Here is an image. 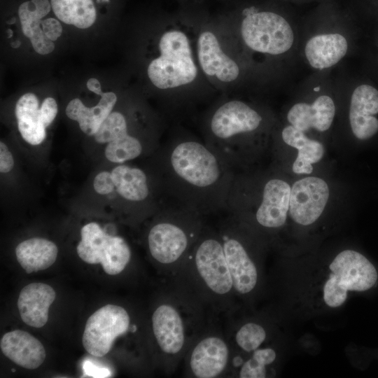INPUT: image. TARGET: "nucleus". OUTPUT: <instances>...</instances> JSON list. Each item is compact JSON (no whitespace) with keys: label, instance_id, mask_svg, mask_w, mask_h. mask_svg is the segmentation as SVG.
Listing matches in <instances>:
<instances>
[{"label":"nucleus","instance_id":"7","mask_svg":"<svg viewBox=\"0 0 378 378\" xmlns=\"http://www.w3.org/2000/svg\"><path fill=\"white\" fill-rule=\"evenodd\" d=\"M206 286L219 296L227 295L233 283L219 232L204 227L189 253Z\"/></svg>","mask_w":378,"mask_h":378},{"label":"nucleus","instance_id":"5","mask_svg":"<svg viewBox=\"0 0 378 378\" xmlns=\"http://www.w3.org/2000/svg\"><path fill=\"white\" fill-rule=\"evenodd\" d=\"M330 274L323 289L324 302L336 308L346 301L349 290L365 291L377 280L374 265L361 253L344 250L329 265Z\"/></svg>","mask_w":378,"mask_h":378},{"label":"nucleus","instance_id":"26","mask_svg":"<svg viewBox=\"0 0 378 378\" xmlns=\"http://www.w3.org/2000/svg\"><path fill=\"white\" fill-rule=\"evenodd\" d=\"M51 10L50 0H25L21 2L17 13L23 34L30 38L42 30V20Z\"/></svg>","mask_w":378,"mask_h":378},{"label":"nucleus","instance_id":"32","mask_svg":"<svg viewBox=\"0 0 378 378\" xmlns=\"http://www.w3.org/2000/svg\"><path fill=\"white\" fill-rule=\"evenodd\" d=\"M31 43L34 50L41 55H47L53 51L55 44L44 34L43 29L34 34L30 38Z\"/></svg>","mask_w":378,"mask_h":378},{"label":"nucleus","instance_id":"4","mask_svg":"<svg viewBox=\"0 0 378 378\" xmlns=\"http://www.w3.org/2000/svg\"><path fill=\"white\" fill-rule=\"evenodd\" d=\"M158 57L148 64L151 83L161 90L174 89L192 83L198 74L188 36L171 29L161 36Z\"/></svg>","mask_w":378,"mask_h":378},{"label":"nucleus","instance_id":"2","mask_svg":"<svg viewBox=\"0 0 378 378\" xmlns=\"http://www.w3.org/2000/svg\"><path fill=\"white\" fill-rule=\"evenodd\" d=\"M262 115L246 102L231 99L208 115L204 142L234 169L253 160L263 146L253 139L263 125Z\"/></svg>","mask_w":378,"mask_h":378},{"label":"nucleus","instance_id":"36","mask_svg":"<svg viewBox=\"0 0 378 378\" xmlns=\"http://www.w3.org/2000/svg\"><path fill=\"white\" fill-rule=\"evenodd\" d=\"M87 88L89 90L98 95H100L102 92L99 81L94 78H90L87 81Z\"/></svg>","mask_w":378,"mask_h":378},{"label":"nucleus","instance_id":"13","mask_svg":"<svg viewBox=\"0 0 378 378\" xmlns=\"http://www.w3.org/2000/svg\"><path fill=\"white\" fill-rule=\"evenodd\" d=\"M197 53L200 68L206 76L223 83H230L238 78L237 63L223 50L212 31L205 30L200 34Z\"/></svg>","mask_w":378,"mask_h":378},{"label":"nucleus","instance_id":"11","mask_svg":"<svg viewBox=\"0 0 378 378\" xmlns=\"http://www.w3.org/2000/svg\"><path fill=\"white\" fill-rule=\"evenodd\" d=\"M218 232L234 290L241 295L251 292L257 284L258 272L240 236L239 221L228 216Z\"/></svg>","mask_w":378,"mask_h":378},{"label":"nucleus","instance_id":"30","mask_svg":"<svg viewBox=\"0 0 378 378\" xmlns=\"http://www.w3.org/2000/svg\"><path fill=\"white\" fill-rule=\"evenodd\" d=\"M267 337L265 328L255 323H247L240 327L235 335L238 346L246 352L254 351Z\"/></svg>","mask_w":378,"mask_h":378},{"label":"nucleus","instance_id":"31","mask_svg":"<svg viewBox=\"0 0 378 378\" xmlns=\"http://www.w3.org/2000/svg\"><path fill=\"white\" fill-rule=\"evenodd\" d=\"M93 186L95 191L100 195H107L115 190V184L111 172H102L94 178Z\"/></svg>","mask_w":378,"mask_h":378},{"label":"nucleus","instance_id":"23","mask_svg":"<svg viewBox=\"0 0 378 378\" xmlns=\"http://www.w3.org/2000/svg\"><path fill=\"white\" fill-rule=\"evenodd\" d=\"M283 141L298 150L292 170L298 174H309L313 171V164L319 162L324 155V147L318 141L309 138L304 132L292 125L285 127L281 132Z\"/></svg>","mask_w":378,"mask_h":378},{"label":"nucleus","instance_id":"27","mask_svg":"<svg viewBox=\"0 0 378 378\" xmlns=\"http://www.w3.org/2000/svg\"><path fill=\"white\" fill-rule=\"evenodd\" d=\"M144 149V145L139 138L127 134L108 143L105 156L112 162L124 163L139 158Z\"/></svg>","mask_w":378,"mask_h":378},{"label":"nucleus","instance_id":"6","mask_svg":"<svg viewBox=\"0 0 378 378\" xmlns=\"http://www.w3.org/2000/svg\"><path fill=\"white\" fill-rule=\"evenodd\" d=\"M241 38L251 50L272 55L288 51L294 42V33L288 21L272 11H251L243 18Z\"/></svg>","mask_w":378,"mask_h":378},{"label":"nucleus","instance_id":"33","mask_svg":"<svg viewBox=\"0 0 378 378\" xmlns=\"http://www.w3.org/2000/svg\"><path fill=\"white\" fill-rule=\"evenodd\" d=\"M41 27L46 36L52 41H56L62 32L59 21L52 17L44 18L41 22Z\"/></svg>","mask_w":378,"mask_h":378},{"label":"nucleus","instance_id":"19","mask_svg":"<svg viewBox=\"0 0 378 378\" xmlns=\"http://www.w3.org/2000/svg\"><path fill=\"white\" fill-rule=\"evenodd\" d=\"M55 292L49 285L31 283L20 291L18 307L20 317L27 325L41 328L48 321L50 306L55 299Z\"/></svg>","mask_w":378,"mask_h":378},{"label":"nucleus","instance_id":"15","mask_svg":"<svg viewBox=\"0 0 378 378\" xmlns=\"http://www.w3.org/2000/svg\"><path fill=\"white\" fill-rule=\"evenodd\" d=\"M378 90L363 84L355 88L350 102L349 122L354 135L358 139H370L378 132Z\"/></svg>","mask_w":378,"mask_h":378},{"label":"nucleus","instance_id":"25","mask_svg":"<svg viewBox=\"0 0 378 378\" xmlns=\"http://www.w3.org/2000/svg\"><path fill=\"white\" fill-rule=\"evenodd\" d=\"M57 253L55 243L38 237L24 240L15 248L17 260L27 274L50 267L55 262Z\"/></svg>","mask_w":378,"mask_h":378},{"label":"nucleus","instance_id":"35","mask_svg":"<svg viewBox=\"0 0 378 378\" xmlns=\"http://www.w3.org/2000/svg\"><path fill=\"white\" fill-rule=\"evenodd\" d=\"M14 160L11 153L8 149L6 145L1 141L0 143V172L1 173L9 172L13 167Z\"/></svg>","mask_w":378,"mask_h":378},{"label":"nucleus","instance_id":"18","mask_svg":"<svg viewBox=\"0 0 378 378\" xmlns=\"http://www.w3.org/2000/svg\"><path fill=\"white\" fill-rule=\"evenodd\" d=\"M0 347L4 356L16 365L29 370L38 368L46 358V350L41 342L21 330L4 334Z\"/></svg>","mask_w":378,"mask_h":378},{"label":"nucleus","instance_id":"12","mask_svg":"<svg viewBox=\"0 0 378 378\" xmlns=\"http://www.w3.org/2000/svg\"><path fill=\"white\" fill-rule=\"evenodd\" d=\"M329 195V187L321 178L309 176L297 181L290 189L292 219L302 225L314 223L322 214Z\"/></svg>","mask_w":378,"mask_h":378},{"label":"nucleus","instance_id":"17","mask_svg":"<svg viewBox=\"0 0 378 378\" xmlns=\"http://www.w3.org/2000/svg\"><path fill=\"white\" fill-rule=\"evenodd\" d=\"M335 115V105L328 95L318 97L312 104L300 102L294 104L287 113V120L295 128L305 132L315 129L328 130Z\"/></svg>","mask_w":378,"mask_h":378},{"label":"nucleus","instance_id":"9","mask_svg":"<svg viewBox=\"0 0 378 378\" xmlns=\"http://www.w3.org/2000/svg\"><path fill=\"white\" fill-rule=\"evenodd\" d=\"M258 198L230 190L229 195L256 200V203L227 204L228 213L254 207L251 211L254 220L260 227L266 229H276L283 226L286 220L290 207V187L285 181L272 177L262 182Z\"/></svg>","mask_w":378,"mask_h":378},{"label":"nucleus","instance_id":"22","mask_svg":"<svg viewBox=\"0 0 378 378\" xmlns=\"http://www.w3.org/2000/svg\"><path fill=\"white\" fill-rule=\"evenodd\" d=\"M100 96L99 103L91 108L85 106L77 98L72 99L66 108L68 118L77 121L80 129L90 136L94 135L117 102V97L113 92H102Z\"/></svg>","mask_w":378,"mask_h":378},{"label":"nucleus","instance_id":"16","mask_svg":"<svg viewBox=\"0 0 378 378\" xmlns=\"http://www.w3.org/2000/svg\"><path fill=\"white\" fill-rule=\"evenodd\" d=\"M153 331L160 350L167 355L181 353L186 343L183 317L172 304H160L152 316Z\"/></svg>","mask_w":378,"mask_h":378},{"label":"nucleus","instance_id":"21","mask_svg":"<svg viewBox=\"0 0 378 378\" xmlns=\"http://www.w3.org/2000/svg\"><path fill=\"white\" fill-rule=\"evenodd\" d=\"M115 190L125 200L132 204L150 201L152 190L147 173L141 168L120 164L111 172Z\"/></svg>","mask_w":378,"mask_h":378},{"label":"nucleus","instance_id":"20","mask_svg":"<svg viewBox=\"0 0 378 378\" xmlns=\"http://www.w3.org/2000/svg\"><path fill=\"white\" fill-rule=\"evenodd\" d=\"M348 43L338 33L320 34L306 43L304 54L309 64L314 69H325L337 64L346 54Z\"/></svg>","mask_w":378,"mask_h":378},{"label":"nucleus","instance_id":"10","mask_svg":"<svg viewBox=\"0 0 378 378\" xmlns=\"http://www.w3.org/2000/svg\"><path fill=\"white\" fill-rule=\"evenodd\" d=\"M130 318L122 307L106 304L87 320L82 337L88 353L102 357L109 352L115 339L129 329Z\"/></svg>","mask_w":378,"mask_h":378},{"label":"nucleus","instance_id":"14","mask_svg":"<svg viewBox=\"0 0 378 378\" xmlns=\"http://www.w3.org/2000/svg\"><path fill=\"white\" fill-rule=\"evenodd\" d=\"M229 360V348L219 336L210 335L198 342L192 349L188 365L197 378H215L225 370Z\"/></svg>","mask_w":378,"mask_h":378},{"label":"nucleus","instance_id":"37","mask_svg":"<svg viewBox=\"0 0 378 378\" xmlns=\"http://www.w3.org/2000/svg\"><path fill=\"white\" fill-rule=\"evenodd\" d=\"M20 45V41H17L16 42H14L13 44H11V46L13 47V48H18L19 47V46Z\"/></svg>","mask_w":378,"mask_h":378},{"label":"nucleus","instance_id":"28","mask_svg":"<svg viewBox=\"0 0 378 378\" xmlns=\"http://www.w3.org/2000/svg\"><path fill=\"white\" fill-rule=\"evenodd\" d=\"M276 356L275 351L271 348L257 349L253 351L252 356L242 364L239 377L240 378L266 377V366L272 363Z\"/></svg>","mask_w":378,"mask_h":378},{"label":"nucleus","instance_id":"3","mask_svg":"<svg viewBox=\"0 0 378 378\" xmlns=\"http://www.w3.org/2000/svg\"><path fill=\"white\" fill-rule=\"evenodd\" d=\"M203 217L173 201L148 232L147 241L151 256L166 265L187 258L205 227Z\"/></svg>","mask_w":378,"mask_h":378},{"label":"nucleus","instance_id":"29","mask_svg":"<svg viewBox=\"0 0 378 378\" xmlns=\"http://www.w3.org/2000/svg\"><path fill=\"white\" fill-rule=\"evenodd\" d=\"M127 134H130L125 117L121 113L115 111L107 116L94 136L96 141L104 144Z\"/></svg>","mask_w":378,"mask_h":378},{"label":"nucleus","instance_id":"34","mask_svg":"<svg viewBox=\"0 0 378 378\" xmlns=\"http://www.w3.org/2000/svg\"><path fill=\"white\" fill-rule=\"evenodd\" d=\"M40 108L44 125L47 127L52 123L57 115V102L53 98L47 97L43 100Z\"/></svg>","mask_w":378,"mask_h":378},{"label":"nucleus","instance_id":"1","mask_svg":"<svg viewBox=\"0 0 378 378\" xmlns=\"http://www.w3.org/2000/svg\"><path fill=\"white\" fill-rule=\"evenodd\" d=\"M160 162L163 188L172 200L202 216L226 210L235 172L204 141L171 139Z\"/></svg>","mask_w":378,"mask_h":378},{"label":"nucleus","instance_id":"8","mask_svg":"<svg viewBox=\"0 0 378 378\" xmlns=\"http://www.w3.org/2000/svg\"><path fill=\"white\" fill-rule=\"evenodd\" d=\"M80 236L76 251L84 262L100 263L110 275L120 274L129 263L131 250L126 241L120 237L106 234L97 223L85 225Z\"/></svg>","mask_w":378,"mask_h":378},{"label":"nucleus","instance_id":"24","mask_svg":"<svg viewBox=\"0 0 378 378\" xmlns=\"http://www.w3.org/2000/svg\"><path fill=\"white\" fill-rule=\"evenodd\" d=\"M15 113L24 140L31 145L42 143L46 136V127L37 97L31 92L23 94L16 103Z\"/></svg>","mask_w":378,"mask_h":378}]
</instances>
